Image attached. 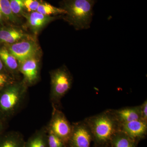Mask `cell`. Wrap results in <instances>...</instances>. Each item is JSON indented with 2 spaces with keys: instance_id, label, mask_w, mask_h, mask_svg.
I'll return each instance as SVG.
<instances>
[{
  "instance_id": "25",
  "label": "cell",
  "mask_w": 147,
  "mask_h": 147,
  "mask_svg": "<svg viewBox=\"0 0 147 147\" xmlns=\"http://www.w3.org/2000/svg\"><path fill=\"white\" fill-rule=\"evenodd\" d=\"M3 125H2L0 123V134L1 133L2 131H3Z\"/></svg>"
},
{
  "instance_id": "9",
  "label": "cell",
  "mask_w": 147,
  "mask_h": 147,
  "mask_svg": "<svg viewBox=\"0 0 147 147\" xmlns=\"http://www.w3.org/2000/svg\"><path fill=\"white\" fill-rule=\"evenodd\" d=\"M119 130L138 143L146 136L147 122L139 119L121 124L120 125Z\"/></svg>"
},
{
  "instance_id": "18",
  "label": "cell",
  "mask_w": 147,
  "mask_h": 147,
  "mask_svg": "<svg viewBox=\"0 0 147 147\" xmlns=\"http://www.w3.org/2000/svg\"><path fill=\"white\" fill-rule=\"evenodd\" d=\"M0 11L3 16L8 20L16 23L18 19L12 13L9 0H0Z\"/></svg>"
},
{
  "instance_id": "10",
  "label": "cell",
  "mask_w": 147,
  "mask_h": 147,
  "mask_svg": "<svg viewBox=\"0 0 147 147\" xmlns=\"http://www.w3.org/2000/svg\"><path fill=\"white\" fill-rule=\"evenodd\" d=\"M112 111L120 125L131 121L142 119L140 105L127 107Z\"/></svg>"
},
{
  "instance_id": "17",
  "label": "cell",
  "mask_w": 147,
  "mask_h": 147,
  "mask_svg": "<svg viewBox=\"0 0 147 147\" xmlns=\"http://www.w3.org/2000/svg\"><path fill=\"white\" fill-rule=\"evenodd\" d=\"M37 11L45 15L51 16V15H65L66 13L65 10L62 8H58L46 2H42L40 4Z\"/></svg>"
},
{
  "instance_id": "6",
  "label": "cell",
  "mask_w": 147,
  "mask_h": 147,
  "mask_svg": "<svg viewBox=\"0 0 147 147\" xmlns=\"http://www.w3.org/2000/svg\"><path fill=\"white\" fill-rule=\"evenodd\" d=\"M72 132L67 147H94L89 127L85 120L72 124Z\"/></svg>"
},
{
  "instance_id": "11",
  "label": "cell",
  "mask_w": 147,
  "mask_h": 147,
  "mask_svg": "<svg viewBox=\"0 0 147 147\" xmlns=\"http://www.w3.org/2000/svg\"><path fill=\"white\" fill-rule=\"evenodd\" d=\"M23 15L26 18L28 24L35 32H37L43 28L47 24L57 19V17L45 16L38 11L24 13Z\"/></svg>"
},
{
  "instance_id": "5",
  "label": "cell",
  "mask_w": 147,
  "mask_h": 147,
  "mask_svg": "<svg viewBox=\"0 0 147 147\" xmlns=\"http://www.w3.org/2000/svg\"><path fill=\"white\" fill-rule=\"evenodd\" d=\"M52 107L51 119L46 126L67 145L72 132V124L69 123L60 108L53 106Z\"/></svg>"
},
{
  "instance_id": "8",
  "label": "cell",
  "mask_w": 147,
  "mask_h": 147,
  "mask_svg": "<svg viewBox=\"0 0 147 147\" xmlns=\"http://www.w3.org/2000/svg\"><path fill=\"white\" fill-rule=\"evenodd\" d=\"M19 71L24 76L23 81L28 87L34 85L39 78V61L34 57L19 64Z\"/></svg>"
},
{
  "instance_id": "7",
  "label": "cell",
  "mask_w": 147,
  "mask_h": 147,
  "mask_svg": "<svg viewBox=\"0 0 147 147\" xmlns=\"http://www.w3.org/2000/svg\"><path fill=\"white\" fill-rule=\"evenodd\" d=\"M8 50L20 64L26 60L35 57L38 49L33 41L24 40L13 43L9 46Z\"/></svg>"
},
{
  "instance_id": "3",
  "label": "cell",
  "mask_w": 147,
  "mask_h": 147,
  "mask_svg": "<svg viewBox=\"0 0 147 147\" xmlns=\"http://www.w3.org/2000/svg\"><path fill=\"white\" fill-rule=\"evenodd\" d=\"M96 0H63L62 7L66 11L65 18L76 30L89 28L94 6Z\"/></svg>"
},
{
  "instance_id": "1",
  "label": "cell",
  "mask_w": 147,
  "mask_h": 147,
  "mask_svg": "<svg viewBox=\"0 0 147 147\" xmlns=\"http://www.w3.org/2000/svg\"><path fill=\"white\" fill-rule=\"evenodd\" d=\"M91 131L95 146L108 147L111 139L119 130L120 124L112 109L85 119Z\"/></svg>"
},
{
  "instance_id": "20",
  "label": "cell",
  "mask_w": 147,
  "mask_h": 147,
  "mask_svg": "<svg viewBox=\"0 0 147 147\" xmlns=\"http://www.w3.org/2000/svg\"><path fill=\"white\" fill-rule=\"evenodd\" d=\"M9 1L11 11L14 15H23L25 8L23 0H9Z\"/></svg>"
},
{
  "instance_id": "13",
  "label": "cell",
  "mask_w": 147,
  "mask_h": 147,
  "mask_svg": "<svg viewBox=\"0 0 147 147\" xmlns=\"http://www.w3.org/2000/svg\"><path fill=\"white\" fill-rule=\"evenodd\" d=\"M25 147H48L47 127L36 130L25 142Z\"/></svg>"
},
{
  "instance_id": "15",
  "label": "cell",
  "mask_w": 147,
  "mask_h": 147,
  "mask_svg": "<svg viewBox=\"0 0 147 147\" xmlns=\"http://www.w3.org/2000/svg\"><path fill=\"white\" fill-rule=\"evenodd\" d=\"M24 36L23 32L14 29L0 30V40L8 43H14Z\"/></svg>"
},
{
  "instance_id": "22",
  "label": "cell",
  "mask_w": 147,
  "mask_h": 147,
  "mask_svg": "<svg viewBox=\"0 0 147 147\" xmlns=\"http://www.w3.org/2000/svg\"><path fill=\"white\" fill-rule=\"evenodd\" d=\"M15 81L14 79L12 80L6 74L0 73V90Z\"/></svg>"
},
{
  "instance_id": "27",
  "label": "cell",
  "mask_w": 147,
  "mask_h": 147,
  "mask_svg": "<svg viewBox=\"0 0 147 147\" xmlns=\"http://www.w3.org/2000/svg\"><path fill=\"white\" fill-rule=\"evenodd\" d=\"M94 147H98V146H94Z\"/></svg>"
},
{
  "instance_id": "23",
  "label": "cell",
  "mask_w": 147,
  "mask_h": 147,
  "mask_svg": "<svg viewBox=\"0 0 147 147\" xmlns=\"http://www.w3.org/2000/svg\"><path fill=\"white\" fill-rule=\"evenodd\" d=\"M141 118L145 121L147 122V100L140 105Z\"/></svg>"
},
{
  "instance_id": "4",
  "label": "cell",
  "mask_w": 147,
  "mask_h": 147,
  "mask_svg": "<svg viewBox=\"0 0 147 147\" xmlns=\"http://www.w3.org/2000/svg\"><path fill=\"white\" fill-rule=\"evenodd\" d=\"M50 78V101L52 106L60 108L61 100L71 88L73 78L68 69L63 65L51 71Z\"/></svg>"
},
{
  "instance_id": "24",
  "label": "cell",
  "mask_w": 147,
  "mask_h": 147,
  "mask_svg": "<svg viewBox=\"0 0 147 147\" xmlns=\"http://www.w3.org/2000/svg\"><path fill=\"white\" fill-rule=\"evenodd\" d=\"M3 68V65L2 61L0 59V71H1Z\"/></svg>"
},
{
  "instance_id": "12",
  "label": "cell",
  "mask_w": 147,
  "mask_h": 147,
  "mask_svg": "<svg viewBox=\"0 0 147 147\" xmlns=\"http://www.w3.org/2000/svg\"><path fill=\"white\" fill-rule=\"evenodd\" d=\"M25 139L19 131H9L0 137V147H25Z\"/></svg>"
},
{
  "instance_id": "21",
  "label": "cell",
  "mask_w": 147,
  "mask_h": 147,
  "mask_svg": "<svg viewBox=\"0 0 147 147\" xmlns=\"http://www.w3.org/2000/svg\"><path fill=\"white\" fill-rule=\"evenodd\" d=\"M24 8L29 12L36 11L42 2L40 0H23Z\"/></svg>"
},
{
  "instance_id": "16",
  "label": "cell",
  "mask_w": 147,
  "mask_h": 147,
  "mask_svg": "<svg viewBox=\"0 0 147 147\" xmlns=\"http://www.w3.org/2000/svg\"><path fill=\"white\" fill-rule=\"evenodd\" d=\"M0 58L7 67L13 73L19 71V63L15 57L5 48L0 49Z\"/></svg>"
},
{
  "instance_id": "2",
  "label": "cell",
  "mask_w": 147,
  "mask_h": 147,
  "mask_svg": "<svg viewBox=\"0 0 147 147\" xmlns=\"http://www.w3.org/2000/svg\"><path fill=\"white\" fill-rule=\"evenodd\" d=\"M28 87L23 80L9 84L1 90L0 111L7 118L14 117L26 99Z\"/></svg>"
},
{
  "instance_id": "19",
  "label": "cell",
  "mask_w": 147,
  "mask_h": 147,
  "mask_svg": "<svg viewBox=\"0 0 147 147\" xmlns=\"http://www.w3.org/2000/svg\"><path fill=\"white\" fill-rule=\"evenodd\" d=\"M47 130L48 147H67L65 143L61 139L47 128Z\"/></svg>"
},
{
  "instance_id": "26",
  "label": "cell",
  "mask_w": 147,
  "mask_h": 147,
  "mask_svg": "<svg viewBox=\"0 0 147 147\" xmlns=\"http://www.w3.org/2000/svg\"><path fill=\"white\" fill-rule=\"evenodd\" d=\"M2 14L1 13V11H0V21H1V19L2 17Z\"/></svg>"
},
{
  "instance_id": "14",
  "label": "cell",
  "mask_w": 147,
  "mask_h": 147,
  "mask_svg": "<svg viewBox=\"0 0 147 147\" xmlns=\"http://www.w3.org/2000/svg\"><path fill=\"white\" fill-rule=\"evenodd\" d=\"M137 144L131 137L119 130L111 139L109 147H136Z\"/></svg>"
}]
</instances>
